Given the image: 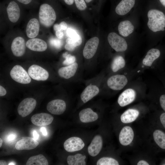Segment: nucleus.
<instances>
[{
  "mask_svg": "<svg viewBox=\"0 0 165 165\" xmlns=\"http://www.w3.org/2000/svg\"><path fill=\"white\" fill-rule=\"evenodd\" d=\"M6 163L5 161L3 160H0V165H6Z\"/></svg>",
  "mask_w": 165,
  "mask_h": 165,
  "instance_id": "obj_47",
  "label": "nucleus"
},
{
  "mask_svg": "<svg viewBox=\"0 0 165 165\" xmlns=\"http://www.w3.org/2000/svg\"><path fill=\"white\" fill-rule=\"evenodd\" d=\"M85 156L81 154H77L75 155L68 156L67 158V162L69 165H85L86 163L85 160Z\"/></svg>",
  "mask_w": 165,
  "mask_h": 165,
  "instance_id": "obj_29",
  "label": "nucleus"
},
{
  "mask_svg": "<svg viewBox=\"0 0 165 165\" xmlns=\"http://www.w3.org/2000/svg\"><path fill=\"white\" fill-rule=\"evenodd\" d=\"M99 90L96 86L90 85L83 90L80 95L82 101L84 103L92 99L99 93Z\"/></svg>",
  "mask_w": 165,
  "mask_h": 165,
  "instance_id": "obj_22",
  "label": "nucleus"
},
{
  "mask_svg": "<svg viewBox=\"0 0 165 165\" xmlns=\"http://www.w3.org/2000/svg\"><path fill=\"white\" fill-rule=\"evenodd\" d=\"M49 43L51 46L57 49H60L63 45L62 40L58 38H51L49 40Z\"/></svg>",
  "mask_w": 165,
  "mask_h": 165,
  "instance_id": "obj_34",
  "label": "nucleus"
},
{
  "mask_svg": "<svg viewBox=\"0 0 165 165\" xmlns=\"http://www.w3.org/2000/svg\"><path fill=\"white\" fill-rule=\"evenodd\" d=\"M6 10L9 20L13 23L16 22L20 15V8L17 3L14 1L10 2Z\"/></svg>",
  "mask_w": 165,
  "mask_h": 165,
  "instance_id": "obj_18",
  "label": "nucleus"
},
{
  "mask_svg": "<svg viewBox=\"0 0 165 165\" xmlns=\"http://www.w3.org/2000/svg\"><path fill=\"white\" fill-rule=\"evenodd\" d=\"M160 51L156 49H152L147 53L142 61L143 64L145 66L150 67L153 62L160 57Z\"/></svg>",
  "mask_w": 165,
  "mask_h": 165,
  "instance_id": "obj_25",
  "label": "nucleus"
},
{
  "mask_svg": "<svg viewBox=\"0 0 165 165\" xmlns=\"http://www.w3.org/2000/svg\"><path fill=\"white\" fill-rule=\"evenodd\" d=\"M147 16V25L150 30L154 32L164 30L165 15L163 12L157 9H151L148 11Z\"/></svg>",
  "mask_w": 165,
  "mask_h": 165,
  "instance_id": "obj_1",
  "label": "nucleus"
},
{
  "mask_svg": "<svg viewBox=\"0 0 165 165\" xmlns=\"http://www.w3.org/2000/svg\"><path fill=\"white\" fill-rule=\"evenodd\" d=\"M28 74L32 79L37 81H45L49 76L48 72L40 66L33 64L28 69Z\"/></svg>",
  "mask_w": 165,
  "mask_h": 165,
  "instance_id": "obj_7",
  "label": "nucleus"
},
{
  "mask_svg": "<svg viewBox=\"0 0 165 165\" xmlns=\"http://www.w3.org/2000/svg\"><path fill=\"white\" fill-rule=\"evenodd\" d=\"M134 136L132 129L128 126L124 127L121 130L119 135V140L123 145L127 146L132 141Z\"/></svg>",
  "mask_w": 165,
  "mask_h": 165,
  "instance_id": "obj_15",
  "label": "nucleus"
},
{
  "mask_svg": "<svg viewBox=\"0 0 165 165\" xmlns=\"http://www.w3.org/2000/svg\"><path fill=\"white\" fill-rule=\"evenodd\" d=\"M2 143V140L1 138H0V147H1Z\"/></svg>",
  "mask_w": 165,
  "mask_h": 165,
  "instance_id": "obj_49",
  "label": "nucleus"
},
{
  "mask_svg": "<svg viewBox=\"0 0 165 165\" xmlns=\"http://www.w3.org/2000/svg\"><path fill=\"white\" fill-rule=\"evenodd\" d=\"M154 141L161 149L165 150V133L161 130H155L153 133Z\"/></svg>",
  "mask_w": 165,
  "mask_h": 165,
  "instance_id": "obj_28",
  "label": "nucleus"
},
{
  "mask_svg": "<svg viewBox=\"0 0 165 165\" xmlns=\"http://www.w3.org/2000/svg\"><path fill=\"white\" fill-rule=\"evenodd\" d=\"M139 112L134 109H129L121 115L120 119L123 123H129L135 121L139 116Z\"/></svg>",
  "mask_w": 165,
  "mask_h": 165,
  "instance_id": "obj_26",
  "label": "nucleus"
},
{
  "mask_svg": "<svg viewBox=\"0 0 165 165\" xmlns=\"http://www.w3.org/2000/svg\"><path fill=\"white\" fill-rule=\"evenodd\" d=\"M15 137V135L13 134H10L9 136L8 139L9 141L12 140L14 139Z\"/></svg>",
  "mask_w": 165,
  "mask_h": 165,
  "instance_id": "obj_46",
  "label": "nucleus"
},
{
  "mask_svg": "<svg viewBox=\"0 0 165 165\" xmlns=\"http://www.w3.org/2000/svg\"><path fill=\"white\" fill-rule=\"evenodd\" d=\"M39 27V24L37 19H31L27 25L26 32L27 36L30 38L36 37L38 35Z\"/></svg>",
  "mask_w": 165,
  "mask_h": 165,
  "instance_id": "obj_19",
  "label": "nucleus"
},
{
  "mask_svg": "<svg viewBox=\"0 0 165 165\" xmlns=\"http://www.w3.org/2000/svg\"><path fill=\"white\" fill-rule=\"evenodd\" d=\"M53 28L54 30L55 31L58 30H62L61 29L59 25L57 24H55L54 25Z\"/></svg>",
  "mask_w": 165,
  "mask_h": 165,
  "instance_id": "obj_43",
  "label": "nucleus"
},
{
  "mask_svg": "<svg viewBox=\"0 0 165 165\" xmlns=\"http://www.w3.org/2000/svg\"><path fill=\"white\" fill-rule=\"evenodd\" d=\"M10 75L15 81L23 84H28L31 81L30 76L20 65H16L10 72Z\"/></svg>",
  "mask_w": 165,
  "mask_h": 165,
  "instance_id": "obj_3",
  "label": "nucleus"
},
{
  "mask_svg": "<svg viewBox=\"0 0 165 165\" xmlns=\"http://www.w3.org/2000/svg\"><path fill=\"white\" fill-rule=\"evenodd\" d=\"M79 119L82 123H87L95 121L98 118V115L90 108L81 110L79 114Z\"/></svg>",
  "mask_w": 165,
  "mask_h": 165,
  "instance_id": "obj_20",
  "label": "nucleus"
},
{
  "mask_svg": "<svg viewBox=\"0 0 165 165\" xmlns=\"http://www.w3.org/2000/svg\"><path fill=\"white\" fill-rule=\"evenodd\" d=\"M55 32L56 35L58 38L61 39L63 38L64 34L62 30H58L56 31Z\"/></svg>",
  "mask_w": 165,
  "mask_h": 165,
  "instance_id": "obj_37",
  "label": "nucleus"
},
{
  "mask_svg": "<svg viewBox=\"0 0 165 165\" xmlns=\"http://www.w3.org/2000/svg\"><path fill=\"white\" fill-rule=\"evenodd\" d=\"M47 110L52 114L60 115L63 114L66 108L65 102L61 99H55L49 102L46 106Z\"/></svg>",
  "mask_w": 165,
  "mask_h": 165,
  "instance_id": "obj_10",
  "label": "nucleus"
},
{
  "mask_svg": "<svg viewBox=\"0 0 165 165\" xmlns=\"http://www.w3.org/2000/svg\"><path fill=\"white\" fill-rule=\"evenodd\" d=\"M13 54L17 57L24 55L25 51V43L24 39L20 37H18L13 40L11 46Z\"/></svg>",
  "mask_w": 165,
  "mask_h": 165,
  "instance_id": "obj_13",
  "label": "nucleus"
},
{
  "mask_svg": "<svg viewBox=\"0 0 165 165\" xmlns=\"http://www.w3.org/2000/svg\"><path fill=\"white\" fill-rule=\"evenodd\" d=\"M27 165H48L47 159L42 154H39L30 157L28 160Z\"/></svg>",
  "mask_w": 165,
  "mask_h": 165,
  "instance_id": "obj_30",
  "label": "nucleus"
},
{
  "mask_svg": "<svg viewBox=\"0 0 165 165\" xmlns=\"http://www.w3.org/2000/svg\"><path fill=\"white\" fill-rule=\"evenodd\" d=\"M40 130L43 135L45 136L47 135V133L45 128L42 127L41 128Z\"/></svg>",
  "mask_w": 165,
  "mask_h": 165,
  "instance_id": "obj_42",
  "label": "nucleus"
},
{
  "mask_svg": "<svg viewBox=\"0 0 165 165\" xmlns=\"http://www.w3.org/2000/svg\"><path fill=\"white\" fill-rule=\"evenodd\" d=\"M108 40L111 47L116 52H123L127 49V45L126 40L115 32H111L108 34Z\"/></svg>",
  "mask_w": 165,
  "mask_h": 165,
  "instance_id": "obj_4",
  "label": "nucleus"
},
{
  "mask_svg": "<svg viewBox=\"0 0 165 165\" xmlns=\"http://www.w3.org/2000/svg\"><path fill=\"white\" fill-rule=\"evenodd\" d=\"M65 3L68 5H71L73 4L74 0H63Z\"/></svg>",
  "mask_w": 165,
  "mask_h": 165,
  "instance_id": "obj_44",
  "label": "nucleus"
},
{
  "mask_svg": "<svg viewBox=\"0 0 165 165\" xmlns=\"http://www.w3.org/2000/svg\"><path fill=\"white\" fill-rule=\"evenodd\" d=\"M20 2L24 4H27L31 2L32 0H17Z\"/></svg>",
  "mask_w": 165,
  "mask_h": 165,
  "instance_id": "obj_41",
  "label": "nucleus"
},
{
  "mask_svg": "<svg viewBox=\"0 0 165 165\" xmlns=\"http://www.w3.org/2000/svg\"><path fill=\"white\" fill-rule=\"evenodd\" d=\"M26 46L30 50L37 52L44 51L47 47V44L44 40L36 38H31L28 40Z\"/></svg>",
  "mask_w": 165,
  "mask_h": 165,
  "instance_id": "obj_16",
  "label": "nucleus"
},
{
  "mask_svg": "<svg viewBox=\"0 0 165 165\" xmlns=\"http://www.w3.org/2000/svg\"><path fill=\"white\" fill-rule=\"evenodd\" d=\"M38 145V142L34 138L26 137L18 141L15 147L18 150H31L36 148Z\"/></svg>",
  "mask_w": 165,
  "mask_h": 165,
  "instance_id": "obj_12",
  "label": "nucleus"
},
{
  "mask_svg": "<svg viewBox=\"0 0 165 165\" xmlns=\"http://www.w3.org/2000/svg\"><path fill=\"white\" fill-rule=\"evenodd\" d=\"M103 141L100 135L95 136L88 148V151L90 155L95 156L100 152L102 146Z\"/></svg>",
  "mask_w": 165,
  "mask_h": 165,
  "instance_id": "obj_17",
  "label": "nucleus"
},
{
  "mask_svg": "<svg viewBox=\"0 0 165 165\" xmlns=\"http://www.w3.org/2000/svg\"><path fill=\"white\" fill-rule=\"evenodd\" d=\"M33 134L34 138L36 140L38 139L39 137V135L36 130H34L33 131Z\"/></svg>",
  "mask_w": 165,
  "mask_h": 165,
  "instance_id": "obj_45",
  "label": "nucleus"
},
{
  "mask_svg": "<svg viewBox=\"0 0 165 165\" xmlns=\"http://www.w3.org/2000/svg\"><path fill=\"white\" fill-rule=\"evenodd\" d=\"M56 18V13L51 6L46 3L40 6L39 18L42 24L46 27H50L54 23Z\"/></svg>",
  "mask_w": 165,
  "mask_h": 165,
  "instance_id": "obj_2",
  "label": "nucleus"
},
{
  "mask_svg": "<svg viewBox=\"0 0 165 165\" xmlns=\"http://www.w3.org/2000/svg\"><path fill=\"white\" fill-rule=\"evenodd\" d=\"M136 94L135 90L131 88L123 91L119 96L118 102L121 107L125 106L133 102L135 99Z\"/></svg>",
  "mask_w": 165,
  "mask_h": 165,
  "instance_id": "obj_14",
  "label": "nucleus"
},
{
  "mask_svg": "<svg viewBox=\"0 0 165 165\" xmlns=\"http://www.w3.org/2000/svg\"><path fill=\"white\" fill-rule=\"evenodd\" d=\"M76 33L77 32L75 30L71 28H67L66 31V34L68 37Z\"/></svg>",
  "mask_w": 165,
  "mask_h": 165,
  "instance_id": "obj_36",
  "label": "nucleus"
},
{
  "mask_svg": "<svg viewBox=\"0 0 165 165\" xmlns=\"http://www.w3.org/2000/svg\"><path fill=\"white\" fill-rule=\"evenodd\" d=\"M8 165H15V164L14 163H9Z\"/></svg>",
  "mask_w": 165,
  "mask_h": 165,
  "instance_id": "obj_51",
  "label": "nucleus"
},
{
  "mask_svg": "<svg viewBox=\"0 0 165 165\" xmlns=\"http://www.w3.org/2000/svg\"><path fill=\"white\" fill-rule=\"evenodd\" d=\"M137 165H148L149 163L146 161L144 160H141L138 162Z\"/></svg>",
  "mask_w": 165,
  "mask_h": 165,
  "instance_id": "obj_40",
  "label": "nucleus"
},
{
  "mask_svg": "<svg viewBox=\"0 0 165 165\" xmlns=\"http://www.w3.org/2000/svg\"><path fill=\"white\" fill-rule=\"evenodd\" d=\"M83 141L79 138L73 137L66 140L64 143V149L68 152H72L82 149L84 146Z\"/></svg>",
  "mask_w": 165,
  "mask_h": 165,
  "instance_id": "obj_8",
  "label": "nucleus"
},
{
  "mask_svg": "<svg viewBox=\"0 0 165 165\" xmlns=\"http://www.w3.org/2000/svg\"><path fill=\"white\" fill-rule=\"evenodd\" d=\"M92 0H85V2L86 3H89L91 2Z\"/></svg>",
  "mask_w": 165,
  "mask_h": 165,
  "instance_id": "obj_50",
  "label": "nucleus"
},
{
  "mask_svg": "<svg viewBox=\"0 0 165 165\" xmlns=\"http://www.w3.org/2000/svg\"><path fill=\"white\" fill-rule=\"evenodd\" d=\"M53 119V117L52 115L46 113L35 114L31 119L33 124L38 126L49 125L52 122Z\"/></svg>",
  "mask_w": 165,
  "mask_h": 165,
  "instance_id": "obj_11",
  "label": "nucleus"
},
{
  "mask_svg": "<svg viewBox=\"0 0 165 165\" xmlns=\"http://www.w3.org/2000/svg\"><path fill=\"white\" fill-rule=\"evenodd\" d=\"M125 61L121 56H117L113 59L111 65L113 72H116L124 67Z\"/></svg>",
  "mask_w": 165,
  "mask_h": 165,
  "instance_id": "obj_31",
  "label": "nucleus"
},
{
  "mask_svg": "<svg viewBox=\"0 0 165 165\" xmlns=\"http://www.w3.org/2000/svg\"><path fill=\"white\" fill-rule=\"evenodd\" d=\"M127 82V79L125 75H116L109 78L107 80V84L108 87L111 89L119 90L123 89Z\"/></svg>",
  "mask_w": 165,
  "mask_h": 165,
  "instance_id": "obj_6",
  "label": "nucleus"
},
{
  "mask_svg": "<svg viewBox=\"0 0 165 165\" xmlns=\"http://www.w3.org/2000/svg\"><path fill=\"white\" fill-rule=\"evenodd\" d=\"M135 0H122L117 5L115 11L120 15L128 13L134 6Z\"/></svg>",
  "mask_w": 165,
  "mask_h": 165,
  "instance_id": "obj_21",
  "label": "nucleus"
},
{
  "mask_svg": "<svg viewBox=\"0 0 165 165\" xmlns=\"http://www.w3.org/2000/svg\"><path fill=\"white\" fill-rule=\"evenodd\" d=\"M66 43L64 47L65 49L70 51H72L75 48L80 45L82 42L81 36L76 33L69 37L66 40Z\"/></svg>",
  "mask_w": 165,
  "mask_h": 165,
  "instance_id": "obj_24",
  "label": "nucleus"
},
{
  "mask_svg": "<svg viewBox=\"0 0 165 165\" xmlns=\"http://www.w3.org/2000/svg\"><path fill=\"white\" fill-rule=\"evenodd\" d=\"M161 3L165 7V0H160Z\"/></svg>",
  "mask_w": 165,
  "mask_h": 165,
  "instance_id": "obj_48",
  "label": "nucleus"
},
{
  "mask_svg": "<svg viewBox=\"0 0 165 165\" xmlns=\"http://www.w3.org/2000/svg\"><path fill=\"white\" fill-rule=\"evenodd\" d=\"M97 165H119L118 162L115 159L108 157H102L97 161Z\"/></svg>",
  "mask_w": 165,
  "mask_h": 165,
  "instance_id": "obj_32",
  "label": "nucleus"
},
{
  "mask_svg": "<svg viewBox=\"0 0 165 165\" xmlns=\"http://www.w3.org/2000/svg\"><path fill=\"white\" fill-rule=\"evenodd\" d=\"M36 101L32 98H27L22 101L18 105L17 112L20 116L24 117L29 115L35 108Z\"/></svg>",
  "mask_w": 165,
  "mask_h": 165,
  "instance_id": "obj_5",
  "label": "nucleus"
},
{
  "mask_svg": "<svg viewBox=\"0 0 165 165\" xmlns=\"http://www.w3.org/2000/svg\"><path fill=\"white\" fill-rule=\"evenodd\" d=\"M99 40L96 37L90 39L86 43L83 51L84 57L90 59L93 57L97 51Z\"/></svg>",
  "mask_w": 165,
  "mask_h": 165,
  "instance_id": "obj_9",
  "label": "nucleus"
},
{
  "mask_svg": "<svg viewBox=\"0 0 165 165\" xmlns=\"http://www.w3.org/2000/svg\"><path fill=\"white\" fill-rule=\"evenodd\" d=\"M60 28L62 30H65L67 29V24L64 21L61 22L59 24Z\"/></svg>",
  "mask_w": 165,
  "mask_h": 165,
  "instance_id": "obj_38",
  "label": "nucleus"
},
{
  "mask_svg": "<svg viewBox=\"0 0 165 165\" xmlns=\"http://www.w3.org/2000/svg\"><path fill=\"white\" fill-rule=\"evenodd\" d=\"M77 9L80 10H83L86 9V5L85 0H74Z\"/></svg>",
  "mask_w": 165,
  "mask_h": 165,
  "instance_id": "obj_35",
  "label": "nucleus"
},
{
  "mask_svg": "<svg viewBox=\"0 0 165 165\" xmlns=\"http://www.w3.org/2000/svg\"><path fill=\"white\" fill-rule=\"evenodd\" d=\"M78 67V64L75 62L72 64L60 68L58 70V74L61 77L68 79L75 75Z\"/></svg>",
  "mask_w": 165,
  "mask_h": 165,
  "instance_id": "obj_23",
  "label": "nucleus"
},
{
  "mask_svg": "<svg viewBox=\"0 0 165 165\" xmlns=\"http://www.w3.org/2000/svg\"><path fill=\"white\" fill-rule=\"evenodd\" d=\"M6 90L2 86H0V96H3L6 95Z\"/></svg>",
  "mask_w": 165,
  "mask_h": 165,
  "instance_id": "obj_39",
  "label": "nucleus"
},
{
  "mask_svg": "<svg viewBox=\"0 0 165 165\" xmlns=\"http://www.w3.org/2000/svg\"><path fill=\"white\" fill-rule=\"evenodd\" d=\"M134 28L132 23L129 20L121 22L118 26L119 34L124 37H127L132 33Z\"/></svg>",
  "mask_w": 165,
  "mask_h": 165,
  "instance_id": "obj_27",
  "label": "nucleus"
},
{
  "mask_svg": "<svg viewBox=\"0 0 165 165\" xmlns=\"http://www.w3.org/2000/svg\"><path fill=\"white\" fill-rule=\"evenodd\" d=\"M63 57L65 58V60L63 61V64L64 65H69L75 62L76 60L75 57L68 54L66 52L63 54Z\"/></svg>",
  "mask_w": 165,
  "mask_h": 165,
  "instance_id": "obj_33",
  "label": "nucleus"
}]
</instances>
